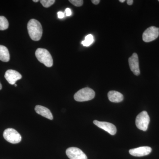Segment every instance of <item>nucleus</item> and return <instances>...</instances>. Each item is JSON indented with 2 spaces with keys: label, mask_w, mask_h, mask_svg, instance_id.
Returning <instances> with one entry per match:
<instances>
[{
  "label": "nucleus",
  "mask_w": 159,
  "mask_h": 159,
  "mask_svg": "<svg viewBox=\"0 0 159 159\" xmlns=\"http://www.w3.org/2000/svg\"><path fill=\"white\" fill-rule=\"evenodd\" d=\"M3 137L5 140L12 144H17L21 142V136L15 129L8 128L4 131Z\"/></svg>",
  "instance_id": "obj_5"
},
{
  "label": "nucleus",
  "mask_w": 159,
  "mask_h": 159,
  "mask_svg": "<svg viewBox=\"0 0 159 159\" xmlns=\"http://www.w3.org/2000/svg\"><path fill=\"white\" fill-rule=\"evenodd\" d=\"M9 24L8 20L5 16H0V30L4 31L9 28Z\"/></svg>",
  "instance_id": "obj_15"
},
{
  "label": "nucleus",
  "mask_w": 159,
  "mask_h": 159,
  "mask_svg": "<svg viewBox=\"0 0 159 159\" xmlns=\"http://www.w3.org/2000/svg\"><path fill=\"white\" fill-rule=\"evenodd\" d=\"M150 122V118L146 111H143L138 115L136 119V125L139 129L146 131Z\"/></svg>",
  "instance_id": "obj_4"
},
{
  "label": "nucleus",
  "mask_w": 159,
  "mask_h": 159,
  "mask_svg": "<svg viewBox=\"0 0 159 159\" xmlns=\"http://www.w3.org/2000/svg\"><path fill=\"white\" fill-rule=\"evenodd\" d=\"M134 1L133 0H128L127 1V4L129 6L132 5Z\"/></svg>",
  "instance_id": "obj_22"
},
{
  "label": "nucleus",
  "mask_w": 159,
  "mask_h": 159,
  "mask_svg": "<svg viewBox=\"0 0 159 159\" xmlns=\"http://www.w3.org/2000/svg\"><path fill=\"white\" fill-rule=\"evenodd\" d=\"M95 93L93 90L89 88H85L78 91L75 94L74 98L78 102L89 101L93 99Z\"/></svg>",
  "instance_id": "obj_3"
},
{
  "label": "nucleus",
  "mask_w": 159,
  "mask_h": 159,
  "mask_svg": "<svg viewBox=\"0 0 159 159\" xmlns=\"http://www.w3.org/2000/svg\"><path fill=\"white\" fill-rule=\"evenodd\" d=\"M33 2H39V1L38 0H33Z\"/></svg>",
  "instance_id": "obj_24"
},
{
  "label": "nucleus",
  "mask_w": 159,
  "mask_h": 159,
  "mask_svg": "<svg viewBox=\"0 0 159 159\" xmlns=\"http://www.w3.org/2000/svg\"><path fill=\"white\" fill-rule=\"evenodd\" d=\"M159 35V28L151 26L144 31L142 35V39L145 42H150L157 39Z\"/></svg>",
  "instance_id": "obj_6"
},
{
  "label": "nucleus",
  "mask_w": 159,
  "mask_h": 159,
  "mask_svg": "<svg viewBox=\"0 0 159 159\" xmlns=\"http://www.w3.org/2000/svg\"><path fill=\"white\" fill-rule=\"evenodd\" d=\"M10 60L9 50L5 46L0 45V60L8 62Z\"/></svg>",
  "instance_id": "obj_14"
},
{
  "label": "nucleus",
  "mask_w": 159,
  "mask_h": 159,
  "mask_svg": "<svg viewBox=\"0 0 159 159\" xmlns=\"http://www.w3.org/2000/svg\"><path fill=\"white\" fill-rule=\"evenodd\" d=\"M5 77L10 84L13 85L18 80L21 79L22 75L17 71L9 70L6 72Z\"/></svg>",
  "instance_id": "obj_11"
},
{
  "label": "nucleus",
  "mask_w": 159,
  "mask_h": 159,
  "mask_svg": "<svg viewBox=\"0 0 159 159\" xmlns=\"http://www.w3.org/2000/svg\"><path fill=\"white\" fill-rule=\"evenodd\" d=\"M93 123L98 127L106 131L112 135H114L116 133V128L112 123L108 122H100L97 120H94Z\"/></svg>",
  "instance_id": "obj_8"
},
{
  "label": "nucleus",
  "mask_w": 159,
  "mask_h": 159,
  "mask_svg": "<svg viewBox=\"0 0 159 159\" xmlns=\"http://www.w3.org/2000/svg\"><path fill=\"white\" fill-rule=\"evenodd\" d=\"M92 2L94 5H98V4H99L100 1L99 0H92Z\"/></svg>",
  "instance_id": "obj_21"
},
{
  "label": "nucleus",
  "mask_w": 159,
  "mask_h": 159,
  "mask_svg": "<svg viewBox=\"0 0 159 159\" xmlns=\"http://www.w3.org/2000/svg\"><path fill=\"white\" fill-rule=\"evenodd\" d=\"M14 85L15 86H17V85H16V84H15Z\"/></svg>",
  "instance_id": "obj_26"
},
{
  "label": "nucleus",
  "mask_w": 159,
  "mask_h": 159,
  "mask_svg": "<svg viewBox=\"0 0 159 159\" xmlns=\"http://www.w3.org/2000/svg\"><path fill=\"white\" fill-rule=\"evenodd\" d=\"M107 96L109 100L112 102H119L124 99V97L122 93L116 91H110Z\"/></svg>",
  "instance_id": "obj_13"
},
{
  "label": "nucleus",
  "mask_w": 159,
  "mask_h": 159,
  "mask_svg": "<svg viewBox=\"0 0 159 159\" xmlns=\"http://www.w3.org/2000/svg\"><path fill=\"white\" fill-rule=\"evenodd\" d=\"M2 89V85L1 84V82H0V90Z\"/></svg>",
  "instance_id": "obj_25"
},
{
  "label": "nucleus",
  "mask_w": 159,
  "mask_h": 159,
  "mask_svg": "<svg viewBox=\"0 0 159 159\" xmlns=\"http://www.w3.org/2000/svg\"><path fill=\"white\" fill-rule=\"evenodd\" d=\"M66 16H69L71 15L72 14V12H71V9L69 8H67L66 9Z\"/></svg>",
  "instance_id": "obj_19"
},
{
  "label": "nucleus",
  "mask_w": 159,
  "mask_h": 159,
  "mask_svg": "<svg viewBox=\"0 0 159 159\" xmlns=\"http://www.w3.org/2000/svg\"><path fill=\"white\" fill-rule=\"evenodd\" d=\"M66 154L70 159H88L85 153L79 148L70 147L67 149Z\"/></svg>",
  "instance_id": "obj_7"
},
{
  "label": "nucleus",
  "mask_w": 159,
  "mask_h": 159,
  "mask_svg": "<svg viewBox=\"0 0 159 159\" xmlns=\"http://www.w3.org/2000/svg\"><path fill=\"white\" fill-rule=\"evenodd\" d=\"M35 56L42 63L48 67H51L53 65V60L51 54L45 49L38 48L35 51Z\"/></svg>",
  "instance_id": "obj_2"
},
{
  "label": "nucleus",
  "mask_w": 159,
  "mask_h": 159,
  "mask_svg": "<svg viewBox=\"0 0 159 159\" xmlns=\"http://www.w3.org/2000/svg\"><path fill=\"white\" fill-rule=\"evenodd\" d=\"M29 36L33 40L39 41L43 34L42 26L38 21L35 19L29 20L27 25Z\"/></svg>",
  "instance_id": "obj_1"
},
{
  "label": "nucleus",
  "mask_w": 159,
  "mask_h": 159,
  "mask_svg": "<svg viewBox=\"0 0 159 159\" xmlns=\"http://www.w3.org/2000/svg\"><path fill=\"white\" fill-rule=\"evenodd\" d=\"M119 2H125V0H119Z\"/></svg>",
  "instance_id": "obj_23"
},
{
  "label": "nucleus",
  "mask_w": 159,
  "mask_h": 159,
  "mask_svg": "<svg viewBox=\"0 0 159 159\" xmlns=\"http://www.w3.org/2000/svg\"><path fill=\"white\" fill-rule=\"evenodd\" d=\"M40 3L43 7L48 8L54 4L55 1L54 0H41Z\"/></svg>",
  "instance_id": "obj_17"
},
{
  "label": "nucleus",
  "mask_w": 159,
  "mask_h": 159,
  "mask_svg": "<svg viewBox=\"0 0 159 159\" xmlns=\"http://www.w3.org/2000/svg\"><path fill=\"white\" fill-rule=\"evenodd\" d=\"M130 70L136 76H139L140 74L139 69V57L138 54L134 53L128 60Z\"/></svg>",
  "instance_id": "obj_9"
},
{
  "label": "nucleus",
  "mask_w": 159,
  "mask_h": 159,
  "mask_svg": "<svg viewBox=\"0 0 159 159\" xmlns=\"http://www.w3.org/2000/svg\"></svg>",
  "instance_id": "obj_27"
},
{
  "label": "nucleus",
  "mask_w": 159,
  "mask_h": 159,
  "mask_svg": "<svg viewBox=\"0 0 159 159\" xmlns=\"http://www.w3.org/2000/svg\"><path fill=\"white\" fill-rule=\"evenodd\" d=\"M64 13L63 12H61V11H58L57 12V16L60 19H62L64 17Z\"/></svg>",
  "instance_id": "obj_20"
},
{
  "label": "nucleus",
  "mask_w": 159,
  "mask_h": 159,
  "mask_svg": "<svg viewBox=\"0 0 159 159\" xmlns=\"http://www.w3.org/2000/svg\"><path fill=\"white\" fill-rule=\"evenodd\" d=\"M151 148L148 146H142L139 148L131 149L129 153L131 155L134 157H143L148 155L152 152Z\"/></svg>",
  "instance_id": "obj_10"
},
{
  "label": "nucleus",
  "mask_w": 159,
  "mask_h": 159,
  "mask_svg": "<svg viewBox=\"0 0 159 159\" xmlns=\"http://www.w3.org/2000/svg\"><path fill=\"white\" fill-rule=\"evenodd\" d=\"M94 41L93 36L92 34H88L85 38V39L81 43L84 46L89 47L93 43Z\"/></svg>",
  "instance_id": "obj_16"
},
{
  "label": "nucleus",
  "mask_w": 159,
  "mask_h": 159,
  "mask_svg": "<svg viewBox=\"0 0 159 159\" xmlns=\"http://www.w3.org/2000/svg\"><path fill=\"white\" fill-rule=\"evenodd\" d=\"M69 2L75 6L80 7L83 4L84 1L82 0H70Z\"/></svg>",
  "instance_id": "obj_18"
},
{
  "label": "nucleus",
  "mask_w": 159,
  "mask_h": 159,
  "mask_svg": "<svg viewBox=\"0 0 159 159\" xmlns=\"http://www.w3.org/2000/svg\"><path fill=\"white\" fill-rule=\"evenodd\" d=\"M35 111L37 114H39L43 117H45L47 119L52 120L53 119V115L51 111L47 107L37 105L34 108Z\"/></svg>",
  "instance_id": "obj_12"
}]
</instances>
